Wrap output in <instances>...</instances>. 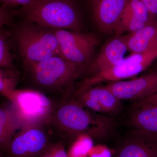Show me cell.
Masks as SVG:
<instances>
[{"label": "cell", "mask_w": 157, "mask_h": 157, "mask_svg": "<svg viewBox=\"0 0 157 157\" xmlns=\"http://www.w3.org/2000/svg\"><path fill=\"white\" fill-rule=\"evenodd\" d=\"M91 112L72 99L57 104L48 124L58 138L74 140L81 135L102 139L109 136L115 128L112 118Z\"/></svg>", "instance_id": "obj_1"}, {"label": "cell", "mask_w": 157, "mask_h": 157, "mask_svg": "<svg viewBox=\"0 0 157 157\" xmlns=\"http://www.w3.org/2000/svg\"><path fill=\"white\" fill-rule=\"evenodd\" d=\"M27 68L37 87L33 90L58 101L72 98L73 83L86 69L58 56Z\"/></svg>", "instance_id": "obj_2"}, {"label": "cell", "mask_w": 157, "mask_h": 157, "mask_svg": "<svg viewBox=\"0 0 157 157\" xmlns=\"http://www.w3.org/2000/svg\"><path fill=\"white\" fill-rule=\"evenodd\" d=\"M22 11L30 23L46 28L76 31L81 28L75 0H33Z\"/></svg>", "instance_id": "obj_3"}, {"label": "cell", "mask_w": 157, "mask_h": 157, "mask_svg": "<svg viewBox=\"0 0 157 157\" xmlns=\"http://www.w3.org/2000/svg\"><path fill=\"white\" fill-rule=\"evenodd\" d=\"M30 23L18 29L16 34L19 53L26 67L51 57L63 56L53 30Z\"/></svg>", "instance_id": "obj_4"}, {"label": "cell", "mask_w": 157, "mask_h": 157, "mask_svg": "<svg viewBox=\"0 0 157 157\" xmlns=\"http://www.w3.org/2000/svg\"><path fill=\"white\" fill-rule=\"evenodd\" d=\"M3 97L11 102L21 129L48 124L59 102L29 89H16Z\"/></svg>", "instance_id": "obj_5"}, {"label": "cell", "mask_w": 157, "mask_h": 157, "mask_svg": "<svg viewBox=\"0 0 157 157\" xmlns=\"http://www.w3.org/2000/svg\"><path fill=\"white\" fill-rule=\"evenodd\" d=\"M5 153L7 157H38L59 140L48 124L21 129Z\"/></svg>", "instance_id": "obj_6"}, {"label": "cell", "mask_w": 157, "mask_h": 157, "mask_svg": "<svg viewBox=\"0 0 157 157\" xmlns=\"http://www.w3.org/2000/svg\"><path fill=\"white\" fill-rule=\"evenodd\" d=\"M157 59V48L142 53L131 54L118 64L98 72L85 79L77 90L80 91L103 82H115L137 76Z\"/></svg>", "instance_id": "obj_7"}, {"label": "cell", "mask_w": 157, "mask_h": 157, "mask_svg": "<svg viewBox=\"0 0 157 157\" xmlns=\"http://www.w3.org/2000/svg\"><path fill=\"white\" fill-rule=\"evenodd\" d=\"M62 56L69 61L86 67L98 44L91 34L66 29L53 30Z\"/></svg>", "instance_id": "obj_8"}, {"label": "cell", "mask_w": 157, "mask_h": 157, "mask_svg": "<svg viewBox=\"0 0 157 157\" xmlns=\"http://www.w3.org/2000/svg\"><path fill=\"white\" fill-rule=\"evenodd\" d=\"M104 87L120 100L140 101L157 92V71L128 81L111 82Z\"/></svg>", "instance_id": "obj_9"}, {"label": "cell", "mask_w": 157, "mask_h": 157, "mask_svg": "<svg viewBox=\"0 0 157 157\" xmlns=\"http://www.w3.org/2000/svg\"><path fill=\"white\" fill-rule=\"evenodd\" d=\"M113 157H157V134L134 129L113 152Z\"/></svg>", "instance_id": "obj_10"}, {"label": "cell", "mask_w": 157, "mask_h": 157, "mask_svg": "<svg viewBox=\"0 0 157 157\" xmlns=\"http://www.w3.org/2000/svg\"><path fill=\"white\" fill-rule=\"evenodd\" d=\"M130 0H90L93 17L99 29L105 33L115 32Z\"/></svg>", "instance_id": "obj_11"}, {"label": "cell", "mask_w": 157, "mask_h": 157, "mask_svg": "<svg viewBox=\"0 0 157 157\" xmlns=\"http://www.w3.org/2000/svg\"><path fill=\"white\" fill-rule=\"evenodd\" d=\"M128 51L125 36H117L106 42L98 55L89 66L94 74L113 67L124 59Z\"/></svg>", "instance_id": "obj_12"}, {"label": "cell", "mask_w": 157, "mask_h": 157, "mask_svg": "<svg viewBox=\"0 0 157 157\" xmlns=\"http://www.w3.org/2000/svg\"><path fill=\"white\" fill-rule=\"evenodd\" d=\"M154 19L140 0H130L117 27L115 33L120 36L125 32L132 33L148 25Z\"/></svg>", "instance_id": "obj_13"}, {"label": "cell", "mask_w": 157, "mask_h": 157, "mask_svg": "<svg viewBox=\"0 0 157 157\" xmlns=\"http://www.w3.org/2000/svg\"><path fill=\"white\" fill-rule=\"evenodd\" d=\"M128 51L142 53L157 48V23L155 20L142 29L124 36Z\"/></svg>", "instance_id": "obj_14"}, {"label": "cell", "mask_w": 157, "mask_h": 157, "mask_svg": "<svg viewBox=\"0 0 157 157\" xmlns=\"http://www.w3.org/2000/svg\"><path fill=\"white\" fill-rule=\"evenodd\" d=\"M21 128L10 101L7 100L0 104V150L5 152L17 130Z\"/></svg>", "instance_id": "obj_15"}, {"label": "cell", "mask_w": 157, "mask_h": 157, "mask_svg": "<svg viewBox=\"0 0 157 157\" xmlns=\"http://www.w3.org/2000/svg\"><path fill=\"white\" fill-rule=\"evenodd\" d=\"M129 121L135 129L157 134V105L144 104L134 108Z\"/></svg>", "instance_id": "obj_16"}, {"label": "cell", "mask_w": 157, "mask_h": 157, "mask_svg": "<svg viewBox=\"0 0 157 157\" xmlns=\"http://www.w3.org/2000/svg\"><path fill=\"white\" fill-rule=\"evenodd\" d=\"M82 93L89 98L94 99L101 105L105 113L115 114L122 109L121 100L118 99L109 90L101 87H90L75 93Z\"/></svg>", "instance_id": "obj_17"}, {"label": "cell", "mask_w": 157, "mask_h": 157, "mask_svg": "<svg viewBox=\"0 0 157 157\" xmlns=\"http://www.w3.org/2000/svg\"><path fill=\"white\" fill-rule=\"evenodd\" d=\"M94 146L92 137L85 134L79 135L73 140L67 152L68 157H88L89 153Z\"/></svg>", "instance_id": "obj_18"}, {"label": "cell", "mask_w": 157, "mask_h": 157, "mask_svg": "<svg viewBox=\"0 0 157 157\" xmlns=\"http://www.w3.org/2000/svg\"><path fill=\"white\" fill-rule=\"evenodd\" d=\"M18 77L15 70L0 68V94L4 96L16 89Z\"/></svg>", "instance_id": "obj_19"}, {"label": "cell", "mask_w": 157, "mask_h": 157, "mask_svg": "<svg viewBox=\"0 0 157 157\" xmlns=\"http://www.w3.org/2000/svg\"><path fill=\"white\" fill-rule=\"evenodd\" d=\"M2 28H0V68L14 70L13 57L9 47L7 34Z\"/></svg>", "instance_id": "obj_20"}, {"label": "cell", "mask_w": 157, "mask_h": 157, "mask_svg": "<svg viewBox=\"0 0 157 157\" xmlns=\"http://www.w3.org/2000/svg\"><path fill=\"white\" fill-rule=\"evenodd\" d=\"M88 157H113V152L106 145L98 144L91 149Z\"/></svg>", "instance_id": "obj_21"}, {"label": "cell", "mask_w": 157, "mask_h": 157, "mask_svg": "<svg viewBox=\"0 0 157 157\" xmlns=\"http://www.w3.org/2000/svg\"><path fill=\"white\" fill-rule=\"evenodd\" d=\"M10 8L3 5L0 6V28L3 27L11 22L13 12Z\"/></svg>", "instance_id": "obj_22"}, {"label": "cell", "mask_w": 157, "mask_h": 157, "mask_svg": "<svg viewBox=\"0 0 157 157\" xmlns=\"http://www.w3.org/2000/svg\"><path fill=\"white\" fill-rule=\"evenodd\" d=\"M54 157H68L63 141H58L54 144Z\"/></svg>", "instance_id": "obj_23"}, {"label": "cell", "mask_w": 157, "mask_h": 157, "mask_svg": "<svg viewBox=\"0 0 157 157\" xmlns=\"http://www.w3.org/2000/svg\"><path fill=\"white\" fill-rule=\"evenodd\" d=\"M148 9L153 19L157 15V0H140Z\"/></svg>", "instance_id": "obj_24"}, {"label": "cell", "mask_w": 157, "mask_h": 157, "mask_svg": "<svg viewBox=\"0 0 157 157\" xmlns=\"http://www.w3.org/2000/svg\"><path fill=\"white\" fill-rule=\"evenodd\" d=\"M144 104H152L157 105V92L152 95L142 100L135 101L134 108Z\"/></svg>", "instance_id": "obj_25"}, {"label": "cell", "mask_w": 157, "mask_h": 157, "mask_svg": "<svg viewBox=\"0 0 157 157\" xmlns=\"http://www.w3.org/2000/svg\"><path fill=\"white\" fill-rule=\"evenodd\" d=\"M33 0H0L2 5L11 7L17 6H22V7L27 6Z\"/></svg>", "instance_id": "obj_26"}, {"label": "cell", "mask_w": 157, "mask_h": 157, "mask_svg": "<svg viewBox=\"0 0 157 157\" xmlns=\"http://www.w3.org/2000/svg\"><path fill=\"white\" fill-rule=\"evenodd\" d=\"M54 143L52 144L50 146L48 147V148L45 149L38 157H54Z\"/></svg>", "instance_id": "obj_27"}, {"label": "cell", "mask_w": 157, "mask_h": 157, "mask_svg": "<svg viewBox=\"0 0 157 157\" xmlns=\"http://www.w3.org/2000/svg\"><path fill=\"white\" fill-rule=\"evenodd\" d=\"M0 157H7L5 153L1 150H0Z\"/></svg>", "instance_id": "obj_28"}]
</instances>
